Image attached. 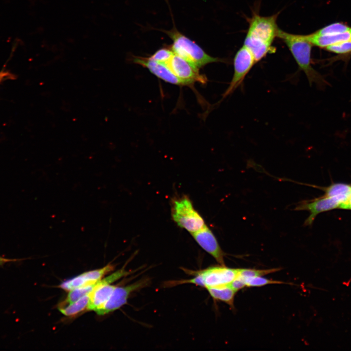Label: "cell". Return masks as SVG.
<instances>
[{
  "mask_svg": "<svg viewBox=\"0 0 351 351\" xmlns=\"http://www.w3.org/2000/svg\"><path fill=\"white\" fill-rule=\"evenodd\" d=\"M329 51L339 54L351 53V41L339 42L325 48Z\"/></svg>",
  "mask_w": 351,
  "mask_h": 351,
  "instance_id": "cell-22",
  "label": "cell"
},
{
  "mask_svg": "<svg viewBox=\"0 0 351 351\" xmlns=\"http://www.w3.org/2000/svg\"><path fill=\"white\" fill-rule=\"evenodd\" d=\"M89 298V294L85 295L72 303L58 307V310L65 316L75 315L87 309Z\"/></svg>",
  "mask_w": 351,
  "mask_h": 351,
  "instance_id": "cell-17",
  "label": "cell"
},
{
  "mask_svg": "<svg viewBox=\"0 0 351 351\" xmlns=\"http://www.w3.org/2000/svg\"><path fill=\"white\" fill-rule=\"evenodd\" d=\"M164 32L172 39L171 50L174 54L183 58L199 69L211 63L225 61L222 58L212 57L198 44L179 32L176 27Z\"/></svg>",
  "mask_w": 351,
  "mask_h": 351,
  "instance_id": "cell-3",
  "label": "cell"
},
{
  "mask_svg": "<svg viewBox=\"0 0 351 351\" xmlns=\"http://www.w3.org/2000/svg\"><path fill=\"white\" fill-rule=\"evenodd\" d=\"M340 203L336 199L324 196L311 200H302L298 202L294 210L295 211H307L310 215L305 220L304 225H311L316 216L320 213L339 208Z\"/></svg>",
  "mask_w": 351,
  "mask_h": 351,
  "instance_id": "cell-9",
  "label": "cell"
},
{
  "mask_svg": "<svg viewBox=\"0 0 351 351\" xmlns=\"http://www.w3.org/2000/svg\"><path fill=\"white\" fill-rule=\"evenodd\" d=\"M247 287H260L272 284H284L280 281L270 280L261 276H255L247 278L244 279Z\"/></svg>",
  "mask_w": 351,
  "mask_h": 351,
  "instance_id": "cell-21",
  "label": "cell"
},
{
  "mask_svg": "<svg viewBox=\"0 0 351 351\" xmlns=\"http://www.w3.org/2000/svg\"><path fill=\"white\" fill-rule=\"evenodd\" d=\"M255 63L252 53L243 45L235 55L233 76L229 86L223 95V98L232 93L242 83Z\"/></svg>",
  "mask_w": 351,
  "mask_h": 351,
  "instance_id": "cell-5",
  "label": "cell"
},
{
  "mask_svg": "<svg viewBox=\"0 0 351 351\" xmlns=\"http://www.w3.org/2000/svg\"><path fill=\"white\" fill-rule=\"evenodd\" d=\"M171 216L178 227L191 234L200 231L206 225L203 217L195 210L191 200L187 195L173 199Z\"/></svg>",
  "mask_w": 351,
  "mask_h": 351,
  "instance_id": "cell-4",
  "label": "cell"
},
{
  "mask_svg": "<svg viewBox=\"0 0 351 351\" xmlns=\"http://www.w3.org/2000/svg\"><path fill=\"white\" fill-rule=\"evenodd\" d=\"M280 269L273 268L265 270H256L252 269H239L238 276L243 280L249 277L261 276L269 273L276 272Z\"/></svg>",
  "mask_w": 351,
  "mask_h": 351,
  "instance_id": "cell-19",
  "label": "cell"
},
{
  "mask_svg": "<svg viewBox=\"0 0 351 351\" xmlns=\"http://www.w3.org/2000/svg\"><path fill=\"white\" fill-rule=\"evenodd\" d=\"M196 242L221 265H225V253L212 230L206 225L200 231L191 234Z\"/></svg>",
  "mask_w": 351,
  "mask_h": 351,
  "instance_id": "cell-11",
  "label": "cell"
},
{
  "mask_svg": "<svg viewBox=\"0 0 351 351\" xmlns=\"http://www.w3.org/2000/svg\"><path fill=\"white\" fill-rule=\"evenodd\" d=\"M23 259H11L0 256V266H3L5 264L19 262Z\"/></svg>",
  "mask_w": 351,
  "mask_h": 351,
  "instance_id": "cell-24",
  "label": "cell"
},
{
  "mask_svg": "<svg viewBox=\"0 0 351 351\" xmlns=\"http://www.w3.org/2000/svg\"><path fill=\"white\" fill-rule=\"evenodd\" d=\"M278 14L264 17L254 13L249 20L243 45L251 51L256 63L275 51L272 43L279 29L276 22Z\"/></svg>",
  "mask_w": 351,
  "mask_h": 351,
  "instance_id": "cell-1",
  "label": "cell"
},
{
  "mask_svg": "<svg viewBox=\"0 0 351 351\" xmlns=\"http://www.w3.org/2000/svg\"><path fill=\"white\" fill-rule=\"evenodd\" d=\"M305 37L313 45L326 48L339 42L351 41V30L347 32L333 35H320L313 33L306 35Z\"/></svg>",
  "mask_w": 351,
  "mask_h": 351,
  "instance_id": "cell-14",
  "label": "cell"
},
{
  "mask_svg": "<svg viewBox=\"0 0 351 351\" xmlns=\"http://www.w3.org/2000/svg\"><path fill=\"white\" fill-rule=\"evenodd\" d=\"M132 61L146 68L151 73L166 82L177 85H188L186 82L177 77L166 65L157 62L150 57L134 56Z\"/></svg>",
  "mask_w": 351,
  "mask_h": 351,
  "instance_id": "cell-10",
  "label": "cell"
},
{
  "mask_svg": "<svg viewBox=\"0 0 351 351\" xmlns=\"http://www.w3.org/2000/svg\"><path fill=\"white\" fill-rule=\"evenodd\" d=\"M174 54L171 49L162 48L156 51L150 58L157 62L167 65Z\"/></svg>",
  "mask_w": 351,
  "mask_h": 351,
  "instance_id": "cell-20",
  "label": "cell"
},
{
  "mask_svg": "<svg viewBox=\"0 0 351 351\" xmlns=\"http://www.w3.org/2000/svg\"><path fill=\"white\" fill-rule=\"evenodd\" d=\"M351 30V28L347 25L337 22L325 26L315 31L314 33L320 35H333L347 32Z\"/></svg>",
  "mask_w": 351,
  "mask_h": 351,
  "instance_id": "cell-18",
  "label": "cell"
},
{
  "mask_svg": "<svg viewBox=\"0 0 351 351\" xmlns=\"http://www.w3.org/2000/svg\"><path fill=\"white\" fill-rule=\"evenodd\" d=\"M113 265L108 264L102 268L89 271L62 282L59 287L70 291L88 285L92 284L101 279L108 273L114 270Z\"/></svg>",
  "mask_w": 351,
  "mask_h": 351,
  "instance_id": "cell-12",
  "label": "cell"
},
{
  "mask_svg": "<svg viewBox=\"0 0 351 351\" xmlns=\"http://www.w3.org/2000/svg\"><path fill=\"white\" fill-rule=\"evenodd\" d=\"M351 195V185L344 183H334L326 188L325 196L336 199L341 204L346 202Z\"/></svg>",
  "mask_w": 351,
  "mask_h": 351,
  "instance_id": "cell-16",
  "label": "cell"
},
{
  "mask_svg": "<svg viewBox=\"0 0 351 351\" xmlns=\"http://www.w3.org/2000/svg\"><path fill=\"white\" fill-rule=\"evenodd\" d=\"M116 286L110 284L98 285L89 294L87 310L95 311L101 307L110 298Z\"/></svg>",
  "mask_w": 351,
  "mask_h": 351,
  "instance_id": "cell-13",
  "label": "cell"
},
{
  "mask_svg": "<svg viewBox=\"0 0 351 351\" xmlns=\"http://www.w3.org/2000/svg\"><path fill=\"white\" fill-rule=\"evenodd\" d=\"M149 281L148 278H143L127 286L116 287L108 300L95 312L103 315L119 309L127 303L132 292L146 287Z\"/></svg>",
  "mask_w": 351,
  "mask_h": 351,
  "instance_id": "cell-6",
  "label": "cell"
},
{
  "mask_svg": "<svg viewBox=\"0 0 351 351\" xmlns=\"http://www.w3.org/2000/svg\"><path fill=\"white\" fill-rule=\"evenodd\" d=\"M210 295L214 299L223 301L232 308L234 307L235 293L229 285L206 288Z\"/></svg>",
  "mask_w": 351,
  "mask_h": 351,
  "instance_id": "cell-15",
  "label": "cell"
},
{
  "mask_svg": "<svg viewBox=\"0 0 351 351\" xmlns=\"http://www.w3.org/2000/svg\"><path fill=\"white\" fill-rule=\"evenodd\" d=\"M229 285L236 292L246 286L245 281L238 276Z\"/></svg>",
  "mask_w": 351,
  "mask_h": 351,
  "instance_id": "cell-23",
  "label": "cell"
},
{
  "mask_svg": "<svg viewBox=\"0 0 351 351\" xmlns=\"http://www.w3.org/2000/svg\"><path fill=\"white\" fill-rule=\"evenodd\" d=\"M179 78L191 85L195 82L205 83L207 78L199 72V69L186 60L174 54L166 65Z\"/></svg>",
  "mask_w": 351,
  "mask_h": 351,
  "instance_id": "cell-8",
  "label": "cell"
},
{
  "mask_svg": "<svg viewBox=\"0 0 351 351\" xmlns=\"http://www.w3.org/2000/svg\"><path fill=\"white\" fill-rule=\"evenodd\" d=\"M195 272L201 275L204 287L207 288L229 285L238 276L239 269L220 265Z\"/></svg>",
  "mask_w": 351,
  "mask_h": 351,
  "instance_id": "cell-7",
  "label": "cell"
},
{
  "mask_svg": "<svg viewBox=\"0 0 351 351\" xmlns=\"http://www.w3.org/2000/svg\"><path fill=\"white\" fill-rule=\"evenodd\" d=\"M338 208L351 210V195L346 202L339 205Z\"/></svg>",
  "mask_w": 351,
  "mask_h": 351,
  "instance_id": "cell-25",
  "label": "cell"
},
{
  "mask_svg": "<svg viewBox=\"0 0 351 351\" xmlns=\"http://www.w3.org/2000/svg\"><path fill=\"white\" fill-rule=\"evenodd\" d=\"M277 37L286 44L300 70L306 75L310 85L314 83L323 87L327 84L322 76L311 64V51L313 45L307 39L305 35L287 33L279 28Z\"/></svg>",
  "mask_w": 351,
  "mask_h": 351,
  "instance_id": "cell-2",
  "label": "cell"
},
{
  "mask_svg": "<svg viewBox=\"0 0 351 351\" xmlns=\"http://www.w3.org/2000/svg\"><path fill=\"white\" fill-rule=\"evenodd\" d=\"M9 75V74L6 72H0V83L5 78H7Z\"/></svg>",
  "mask_w": 351,
  "mask_h": 351,
  "instance_id": "cell-26",
  "label": "cell"
}]
</instances>
